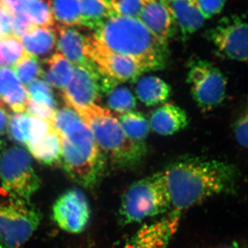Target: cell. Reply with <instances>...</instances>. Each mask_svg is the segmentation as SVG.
Listing matches in <instances>:
<instances>
[{"mask_svg":"<svg viewBox=\"0 0 248 248\" xmlns=\"http://www.w3.org/2000/svg\"><path fill=\"white\" fill-rule=\"evenodd\" d=\"M13 19V30H14V34L15 35L20 38L31 27H32V23L29 22V20L24 17L22 14L16 12L12 15Z\"/></svg>","mask_w":248,"mask_h":248,"instance_id":"cell-37","label":"cell"},{"mask_svg":"<svg viewBox=\"0 0 248 248\" xmlns=\"http://www.w3.org/2000/svg\"><path fill=\"white\" fill-rule=\"evenodd\" d=\"M124 133L130 140L143 143L150 131V124L143 114L130 111L117 117Z\"/></svg>","mask_w":248,"mask_h":248,"instance_id":"cell-25","label":"cell"},{"mask_svg":"<svg viewBox=\"0 0 248 248\" xmlns=\"http://www.w3.org/2000/svg\"><path fill=\"white\" fill-rule=\"evenodd\" d=\"M48 69L42 76L49 86L63 91L73 78V66L62 53H55L47 60Z\"/></svg>","mask_w":248,"mask_h":248,"instance_id":"cell-22","label":"cell"},{"mask_svg":"<svg viewBox=\"0 0 248 248\" xmlns=\"http://www.w3.org/2000/svg\"><path fill=\"white\" fill-rule=\"evenodd\" d=\"M12 15L0 9V28H1L0 34L14 35V30H13Z\"/></svg>","mask_w":248,"mask_h":248,"instance_id":"cell-38","label":"cell"},{"mask_svg":"<svg viewBox=\"0 0 248 248\" xmlns=\"http://www.w3.org/2000/svg\"><path fill=\"white\" fill-rule=\"evenodd\" d=\"M110 3L117 16L138 19L144 0H110Z\"/></svg>","mask_w":248,"mask_h":248,"instance_id":"cell-31","label":"cell"},{"mask_svg":"<svg viewBox=\"0 0 248 248\" xmlns=\"http://www.w3.org/2000/svg\"><path fill=\"white\" fill-rule=\"evenodd\" d=\"M81 26L96 31L107 19L115 16L110 0H79Z\"/></svg>","mask_w":248,"mask_h":248,"instance_id":"cell-21","label":"cell"},{"mask_svg":"<svg viewBox=\"0 0 248 248\" xmlns=\"http://www.w3.org/2000/svg\"><path fill=\"white\" fill-rule=\"evenodd\" d=\"M0 179L1 187L24 200H30L41 186L30 154L19 147L6 150L0 157Z\"/></svg>","mask_w":248,"mask_h":248,"instance_id":"cell-7","label":"cell"},{"mask_svg":"<svg viewBox=\"0 0 248 248\" xmlns=\"http://www.w3.org/2000/svg\"><path fill=\"white\" fill-rule=\"evenodd\" d=\"M137 95L147 107L163 104L169 99L171 87L166 81L156 76H147L139 80Z\"/></svg>","mask_w":248,"mask_h":248,"instance_id":"cell-20","label":"cell"},{"mask_svg":"<svg viewBox=\"0 0 248 248\" xmlns=\"http://www.w3.org/2000/svg\"><path fill=\"white\" fill-rule=\"evenodd\" d=\"M160 1L163 3V4H166V6H169L170 3L172 2L173 0H159Z\"/></svg>","mask_w":248,"mask_h":248,"instance_id":"cell-42","label":"cell"},{"mask_svg":"<svg viewBox=\"0 0 248 248\" xmlns=\"http://www.w3.org/2000/svg\"><path fill=\"white\" fill-rule=\"evenodd\" d=\"M9 120V114L5 108L4 106L0 102V135H3L5 130H6Z\"/></svg>","mask_w":248,"mask_h":248,"instance_id":"cell-40","label":"cell"},{"mask_svg":"<svg viewBox=\"0 0 248 248\" xmlns=\"http://www.w3.org/2000/svg\"><path fill=\"white\" fill-rule=\"evenodd\" d=\"M102 75L93 63L73 67V76L62 91L65 104L73 108L96 104L102 95Z\"/></svg>","mask_w":248,"mask_h":248,"instance_id":"cell-12","label":"cell"},{"mask_svg":"<svg viewBox=\"0 0 248 248\" xmlns=\"http://www.w3.org/2000/svg\"><path fill=\"white\" fill-rule=\"evenodd\" d=\"M169 7L185 40L200 30L205 23V18L192 0H173Z\"/></svg>","mask_w":248,"mask_h":248,"instance_id":"cell-17","label":"cell"},{"mask_svg":"<svg viewBox=\"0 0 248 248\" xmlns=\"http://www.w3.org/2000/svg\"><path fill=\"white\" fill-rule=\"evenodd\" d=\"M73 109L91 129L104 157L116 167L133 168L143 159L146 153L144 143L130 140L110 110L97 104Z\"/></svg>","mask_w":248,"mask_h":248,"instance_id":"cell-4","label":"cell"},{"mask_svg":"<svg viewBox=\"0 0 248 248\" xmlns=\"http://www.w3.org/2000/svg\"><path fill=\"white\" fill-rule=\"evenodd\" d=\"M181 217L182 214L170 212L158 221L143 225L124 248H166L179 229Z\"/></svg>","mask_w":248,"mask_h":248,"instance_id":"cell-13","label":"cell"},{"mask_svg":"<svg viewBox=\"0 0 248 248\" xmlns=\"http://www.w3.org/2000/svg\"><path fill=\"white\" fill-rule=\"evenodd\" d=\"M27 146L29 153L41 164L46 166L61 165V139L54 128L43 138L28 143Z\"/></svg>","mask_w":248,"mask_h":248,"instance_id":"cell-19","label":"cell"},{"mask_svg":"<svg viewBox=\"0 0 248 248\" xmlns=\"http://www.w3.org/2000/svg\"><path fill=\"white\" fill-rule=\"evenodd\" d=\"M170 212L182 214L205 201L232 193L237 186V171L224 161L187 156L160 171Z\"/></svg>","mask_w":248,"mask_h":248,"instance_id":"cell-1","label":"cell"},{"mask_svg":"<svg viewBox=\"0 0 248 248\" xmlns=\"http://www.w3.org/2000/svg\"><path fill=\"white\" fill-rule=\"evenodd\" d=\"M54 20L65 27L81 26L79 0H49Z\"/></svg>","mask_w":248,"mask_h":248,"instance_id":"cell-26","label":"cell"},{"mask_svg":"<svg viewBox=\"0 0 248 248\" xmlns=\"http://www.w3.org/2000/svg\"><path fill=\"white\" fill-rule=\"evenodd\" d=\"M26 111H27V114L32 116V117L43 119V120L50 122H52V121H53L55 112V110H53L50 108L37 104V103L33 102L30 99L28 102Z\"/></svg>","mask_w":248,"mask_h":248,"instance_id":"cell-35","label":"cell"},{"mask_svg":"<svg viewBox=\"0 0 248 248\" xmlns=\"http://www.w3.org/2000/svg\"><path fill=\"white\" fill-rule=\"evenodd\" d=\"M158 40L167 44L174 31V18L169 6L159 0H144L138 18Z\"/></svg>","mask_w":248,"mask_h":248,"instance_id":"cell-14","label":"cell"},{"mask_svg":"<svg viewBox=\"0 0 248 248\" xmlns=\"http://www.w3.org/2000/svg\"><path fill=\"white\" fill-rule=\"evenodd\" d=\"M29 100V93L25 86L22 85L13 94L0 99V102L8 107L14 113H24L27 110L28 102Z\"/></svg>","mask_w":248,"mask_h":248,"instance_id":"cell-32","label":"cell"},{"mask_svg":"<svg viewBox=\"0 0 248 248\" xmlns=\"http://www.w3.org/2000/svg\"><path fill=\"white\" fill-rule=\"evenodd\" d=\"M87 55L103 77L116 81H132L144 73L132 59L111 51L93 35L89 37Z\"/></svg>","mask_w":248,"mask_h":248,"instance_id":"cell-10","label":"cell"},{"mask_svg":"<svg viewBox=\"0 0 248 248\" xmlns=\"http://www.w3.org/2000/svg\"><path fill=\"white\" fill-rule=\"evenodd\" d=\"M24 0H0V9L9 14L16 12Z\"/></svg>","mask_w":248,"mask_h":248,"instance_id":"cell-39","label":"cell"},{"mask_svg":"<svg viewBox=\"0 0 248 248\" xmlns=\"http://www.w3.org/2000/svg\"><path fill=\"white\" fill-rule=\"evenodd\" d=\"M207 34L220 56L247 61L248 24L244 16L231 15L221 18Z\"/></svg>","mask_w":248,"mask_h":248,"instance_id":"cell-9","label":"cell"},{"mask_svg":"<svg viewBox=\"0 0 248 248\" xmlns=\"http://www.w3.org/2000/svg\"><path fill=\"white\" fill-rule=\"evenodd\" d=\"M102 83V93L107 94L108 107L117 113H126L133 111L136 107V99L133 93L126 87L115 86V80L104 77Z\"/></svg>","mask_w":248,"mask_h":248,"instance_id":"cell-23","label":"cell"},{"mask_svg":"<svg viewBox=\"0 0 248 248\" xmlns=\"http://www.w3.org/2000/svg\"><path fill=\"white\" fill-rule=\"evenodd\" d=\"M94 31L93 37L101 45L132 59L144 72L166 66L167 44L158 40L138 19L115 15Z\"/></svg>","mask_w":248,"mask_h":248,"instance_id":"cell-2","label":"cell"},{"mask_svg":"<svg viewBox=\"0 0 248 248\" xmlns=\"http://www.w3.org/2000/svg\"><path fill=\"white\" fill-rule=\"evenodd\" d=\"M248 120L247 112L239 117L234 125V135L240 146L247 148L248 147Z\"/></svg>","mask_w":248,"mask_h":248,"instance_id":"cell-36","label":"cell"},{"mask_svg":"<svg viewBox=\"0 0 248 248\" xmlns=\"http://www.w3.org/2000/svg\"><path fill=\"white\" fill-rule=\"evenodd\" d=\"M0 146H1V141H0Z\"/></svg>","mask_w":248,"mask_h":248,"instance_id":"cell-43","label":"cell"},{"mask_svg":"<svg viewBox=\"0 0 248 248\" xmlns=\"http://www.w3.org/2000/svg\"><path fill=\"white\" fill-rule=\"evenodd\" d=\"M24 52L19 37L0 34V67L13 66Z\"/></svg>","mask_w":248,"mask_h":248,"instance_id":"cell-29","label":"cell"},{"mask_svg":"<svg viewBox=\"0 0 248 248\" xmlns=\"http://www.w3.org/2000/svg\"><path fill=\"white\" fill-rule=\"evenodd\" d=\"M56 45L62 55L74 66L93 63L87 55L89 37H86L73 27L55 24Z\"/></svg>","mask_w":248,"mask_h":248,"instance_id":"cell-15","label":"cell"},{"mask_svg":"<svg viewBox=\"0 0 248 248\" xmlns=\"http://www.w3.org/2000/svg\"><path fill=\"white\" fill-rule=\"evenodd\" d=\"M205 19H210L221 12L226 0H192Z\"/></svg>","mask_w":248,"mask_h":248,"instance_id":"cell-34","label":"cell"},{"mask_svg":"<svg viewBox=\"0 0 248 248\" xmlns=\"http://www.w3.org/2000/svg\"><path fill=\"white\" fill-rule=\"evenodd\" d=\"M149 124L155 133L169 136L185 128L188 124V117L182 108L167 103L153 112Z\"/></svg>","mask_w":248,"mask_h":248,"instance_id":"cell-16","label":"cell"},{"mask_svg":"<svg viewBox=\"0 0 248 248\" xmlns=\"http://www.w3.org/2000/svg\"><path fill=\"white\" fill-rule=\"evenodd\" d=\"M56 132L61 139L65 172L78 185L93 188L102 176L105 161L91 129L79 115Z\"/></svg>","mask_w":248,"mask_h":248,"instance_id":"cell-3","label":"cell"},{"mask_svg":"<svg viewBox=\"0 0 248 248\" xmlns=\"http://www.w3.org/2000/svg\"><path fill=\"white\" fill-rule=\"evenodd\" d=\"M42 215L31 203L0 187V248H19L40 226Z\"/></svg>","mask_w":248,"mask_h":248,"instance_id":"cell-6","label":"cell"},{"mask_svg":"<svg viewBox=\"0 0 248 248\" xmlns=\"http://www.w3.org/2000/svg\"><path fill=\"white\" fill-rule=\"evenodd\" d=\"M34 117L29 114L14 113L9 116L7 130L10 138L21 144L27 145L33 140Z\"/></svg>","mask_w":248,"mask_h":248,"instance_id":"cell-27","label":"cell"},{"mask_svg":"<svg viewBox=\"0 0 248 248\" xmlns=\"http://www.w3.org/2000/svg\"><path fill=\"white\" fill-rule=\"evenodd\" d=\"M219 248H241L239 247L238 245L236 244H231V245H227V246H223V247Z\"/></svg>","mask_w":248,"mask_h":248,"instance_id":"cell-41","label":"cell"},{"mask_svg":"<svg viewBox=\"0 0 248 248\" xmlns=\"http://www.w3.org/2000/svg\"><path fill=\"white\" fill-rule=\"evenodd\" d=\"M170 210L159 172L140 179L124 192L119 209L123 226L141 223Z\"/></svg>","mask_w":248,"mask_h":248,"instance_id":"cell-5","label":"cell"},{"mask_svg":"<svg viewBox=\"0 0 248 248\" xmlns=\"http://www.w3.org/2000/svg\"><path fill=\"white\" fill-rule=\"evenodd\" d=\"M91 216L89 202L79 189H70L62 194L53 206V218L59 228L71 234L86 229Z\"/></svg>","mask_w":248,"mask_h":248,"instance_id":"cell-11","label":"cell"},{"mask_svg":"<svg viewBox=\"0 0 248 248\" xmlns=\"http://www.w3.org/2000/svg\"><path fill=\"white\" fill-rule=\"evenodd\" d=\"M12 67L19 81L27 86L42 76L43 72L37 57L26 51Z\"/></svg>","mask_w":248,"mask_h":248,"instance_id":"cell-28","label":"cell"},{"mask_svg":"<svg viewBox=\"0 0 248 248\" xmlns=\"http://www.w3.org/2000/svg\"><path fill=\"white\" fill-rule=\"evenodd\" d=\"M23 48L34 56L48 55L56 46V35L53 28L39 27L32 24L20 37Z\"/></svg>","mask_w":248,"mask_h":248,"instance_id":"cell-18","label":"cell"},{"mask_svg":"<svg viewBox=\"0 0 248 248\" xmlns=\"http://www.w3.org/2000/svg\"><path fill=\"white\" fill-rule=\"evenodd\" d=\"M22 85L11 68L9 67L0 68V99L13 94Z\"/></svg>","mask_w":248,"mask_h":248,"instance_id":"cell-33","label":"cell"},{"mask_svg":"<svg viewBox=\"0 0 248 248\" xmlns=\"http://www.w3.org/2000/svg\"><path fill=\"white\" fill-rule=\"evenodd\" d=\"M187 81L194 100L202 110L215 108L224 100L226 77L211 62L200 58L192 60L188 65Z\"/></svg>","mask_w":248,"mask_h":248,"instance_id":"cell-8","label":"cell"},{"mask_svg":"<svg viewBox=\"0 0 248 248\" xmlns=\"http://www.w3.org/2000/svg\"><path fill=\"white\" fill-rule=\"evenodd\" d=\"M29 99L56 110V101L51 88L45 81L36 79L27 86Z\"/></svg>","mask_w":248,"mask_h":248,"instance_id":"cell-30","label":"cell"},{"mask_svg":"<svg viewBox=\"0 0 248 248\" xmlns=\"http://www.w3.org/2000/svg\"><path fill=\"white\" fill-rule=\"evenodd\" d=\"M16 12L22 14L29 22L39 27H55L49 0H24Z\"/></svg>","mask_w":248,"mask_h":248,"instance_id":"cell-24","label":"cell"}]
</instances>
